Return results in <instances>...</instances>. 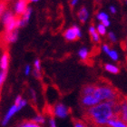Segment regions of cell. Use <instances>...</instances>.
Instances as JSON below:
<instances>
[{"mask_svg": "<svg viewBox=\"0 0 127 127\" xmlns=\"http://www.w3.org/2000/svg\"><path fill=\"white\" fill-rule=\"evenodd\" d=\"M109 38H110L111 41H113V42H115V41H116V38H115V36H114V34H113V33H109Z\"/></svg>", "mask_w": 127, "mask_h": 127, "instance_id": "83f0119b", "label": "cell"}, {"mask_svg": "<svg viewBox=\"0 0 127 127\" xmlns=\"http://www.w3.org/2000/svg\"><path fill=\"white\" fill-rule=\"evenodd\" d=\"M111 11L113 12V13H115V12H116V10H115V8H114V6H113V7H111Z\"/></svg>", "mask_w": 127, "mask_h": 127, "instance_id": "d6a6232c", "label": "cell"}, {"mask_svg": "<svg viewBox=\"0 0 127 127\" xmlns=\"http://www.w3.org/2000/svg\"><path fill=\"white\" fill-rule=\"evenodd\" d=\"M32 14H33V8L28 6L26 12H25L22 16H20V22H21V27H26L28 23H29L30 19H31Z\"/></svg>", "mask_w": 127, "mask_h": 127, "instance_id": "9c48e42d", "label": "cell"}, {"mask_svg": "<svg viewBox=\"0 0 127 127\" xmlns=\"http://www.w3.org/2000/svg\"><path fill=\"white\" fill-rule=\"evenodd\" d=\"M109 56H111V58L113 59V60H117V58H118V56H117V54L115 51H110V52H109Z\"/></svg>", "mask_w": 127, "mask_h": 127, "instance_id": "d4e9b609", "label": "cell"}, {"mask_svg": "<svg viewBox=\"0 0 127 127\" xmlns=\"http://www.w3.org/2000/svg\"><path fill=\"white\" fill-rule=\"evenodd\" d=\"M16 15L11 11H5L2 16V23L4 25L5 32H11L14 30L19 29L21 27L20 17H16Z\"/></svg>", "mask_w": 127, "mask_h": 127, "instance_id": "7a4b0ae2", "label": "cell"}, {"mask_svg": "<svg viewBox=\"0 0 127 127\" xmlns=\"http://www.w3.org/2000/svg\"><path fill=\"white\" fill-rule=\"evenodd\" d=\"M4 1H10V0H4Z\"/></svg>", "mask_w": 127, "mask_h": 127, "instance_id": "e575fe53", "label": "cell"}, {"mask_svg": "<svg viewBox=\"0 0 127 127\" xmlns=\"http://www.w3.org/2000/svg\"><path fill=\"white\" fill-rule=\"evenodd\" d=\"M103 50L105 51V53H107V54H109V52H110V50H109V47H108V45H103Z\"/></svg>", "mask_w": 127, "mask_h": 127, "instance_id": "4dcf8cb0", "label": "cell"}, {"mask_svg": "<svg viewBox=\"0 0 127 127\" xmlns=\"http://www.w3.org/2000/svg\"><path fill=\"white\" fill-rule=\"evenodd\" d=\"M39 0H29V2H31V3H36V2H38Z\"/></svg>", "mask_w": 127, "mask_h": 127, "instance_id": "836d02e7", "label": "cell"}, {"mask_svg": "<svg viewBox=\"0 0 127 127\" xmlns=\"http://www.w3.org/2000/svg\"><path fill=\"white\" fill-rule=\"evenodd\" d=\"M74 126H75V127H85V126H86V125H85V123H83L82 121H75V122L74 123Z\"/></svg>", "mask_w": 127, "mask_h": 127, "instance_id": "484cf974", "label": "cell"}, {"mask_svg": "<svg viewBox=\"0 0 127 127\" xmlns=\"http://www.w3.org/2000/svg\"><path fill=\"white\" fill-rule=\"evenodd\" d=\"M27 104V100L25 99H22V101L18 103H14L13 105L11 106L10 108L8 109V111L6 112V114H5V116L3 118L2 122H1V125L2 126H6L8 125V123L10 122V120L14 117V115H16V114L18 111L22 110L23 108H25Z\"/></svg>", "mask_w": 127, "mask_h": 127, "instance_id": "3957f363", "label": "cell"}, {"mask_svg": "<svg viewBox=\"0 0 127 127\" xmlns=\"http://www.w3.org/2000/svg\"><path fill=\"white\" fill-rule=\"evenodd\" d=\"M113 107L108 102L95 104L87 109L85 112V118L88 123L94 125H107V123L113 116Z\"/></svg>", "mask_w": 127, "mask_h": 127, "instance_id": "6da1fadb", "label": "cell"}, {"mask_svg": "<svg viewBox=\"0 0 127 127\" xmlns=\"http://www.w3.org/2000/svg\"><path fill=\"white\" fill-rule=\"evenodd\" d=\"M5 78H6V71H0V88L2 86V85L5 82Z\"/></svg>", "mask_w": 127, "mask_h": 127, "instance_id": "d6986e66", "label": "cell"}, {"mask_svg": "<svg viewBox=\"0 0 127 127\" xmlns=\"http://www.w3.org/2000/svg\"><path fill=\"white\" fill-rule=\"evenodd\" d=\"M64 36L67 41H74L82 36L80 28L77 26H73L64 33Z\"/></svg>", "mask_w": 127, "mask_h": 127, "instance_id": "277c9868", "label": "cell"}, {"mask_svg": "<svg viewBox=\"0 0 127 127\" xmlns=\"http://www.w3.org/2000/svg\"><path fill=\"white\" fill-rule=\"evenodd\" d=\"M29 0H16L14 5V13L16 16H22L28 8Z\"/></svg>", "mask_w": 127, "mask_h": 127, "instance_id": "5b68a950", "label": "cell"}, {"mask_svg": "<svg viewBox=\"0 0 127 127\" xmlns=\"http://www.w3.org/2000/svg\"><path fill=\"white\" fill-rule=\"evenodd\" d=\"M18 39V29L14 30L11 32H5V34L4 36V40L7 44H14Z\"/></svg>", "mask_w": 127, "mask_h": 127, "instance_id": "ba28073f", "label": "cell"}, {"mask_svg": "<svg viewBox=\"0 0 127 127\" xmlns=\"http://www.w3.org/2000/svg\"><path fill=\"white\" fill-rule=\"evenodd\" d=\"M8 65H9V55L7 52H5L0 56V70L7 71Z\"/></svg>", "mask_w": 127, "mask_h": 127, "instance_id": "30bf717a", "label": "cell"}, {"mask_svg": "<svg viewBox=\"0 0 127 127\" xmlns=\"http://www.w3.org/2000/svg\"><path fill=\"white\" fill-rule=\"evenodd\" d=\"M32 73V67L30 64H27V65L25 66L24 68V74L26 75V76H28V75H30Z\"/></svg>", "mask_w": 127, "mask_h": 127, "instance_id": "7402d4cb", "label": "cell"}, {"mask_svg": "<svg viewBox=\"0 0 127 127\" xmlns=\"http://www.w3.org/2000/svg\"><path fill=\"white\" fill-rule=\"evenodd\" d=\"M49 125L51 127H56V120L54 117H51L50 119H49Z\"/></svg>", "mask_w": 127, "mask_h": 127, "instance_id": "4316f807", "label": "cell"}, {"mask_svg": "<svg viewBox=\"0 0 127 127\" xmlns=\"http://www.w3.org/2000/svg\"><path fill=\"white\" fill-rule=\"evenodd\" d=\"M77 15H78V17H79L80 21L82 22V23H85L86 21V19L88 18V12L85 7L81 8Z\"/></svg>", "mask_w": 127, "mask_h": 127, "instance_id": "7c38bea8", "label": "cell"}, {"mask_svg": "<svg viewBox=\"0 0 127 127\" xmlns=\"http://www.w3.org/2000/svg\"><path fill=\"white\" fill-rule=\"evenodd\" d=\"M32 121L34 123H36L37 125H44L45 123V118L44 115H42V114H36L35 116H34L33 118H32Z\"/></svg>", "mask_w": 127, "mask_h": 127, "instance_id": "5bb4252c", "label": "cell"}, {"mask_svg": "<svg viewBox=\"0 0 127 127\" xmlns=\"http://www.w3.org/2000/svg\"><path fill=\"white\" fill-rule=\"evenodd\" d=\"M99 99L95 97L94 95H83L82 98V104L85 106H93L99 103Z\"/></svg>", "mask_w": 127, "mask_h": 127, "instance_id": "52a82bcc", "label": "cell"}, {"mask_svg": "<svg viewBox=\"0 0 127 127\" xmlns=\"http://www.w3.org/2000/svg\"><path fill=\"white\" fill-rule=\"evenodd\" d=\"M97 18L99 19V20H101V21H103L104 19H108V16L104 13H100L97 16Z\"/></svg>", "mask_w": 127, "mask_h": 127, "instance_id": "cb8c5ba5", "label": "cell"}, {"mask_svg": "<svg viewBox=\"0 0 127 127\" xmlns=\"http://www.w3.org/2000/svg\"><path fill=\"white\" fill-rule=\"evenodd\" d=\"M96 1H99V0H96Z\"/></svg>", "mask_w": 127, "mask_h": 127, "instance_id": "d590c367", "label": "cell"}, {"mask_svg": "<svg viewBox=\"0 0 127 127\" xmlns=\"http://www.w3.org/2000/svg\"><path fill=\"white\" fill-rule=\"evenodd\" d=\"M31 95H32L33 99H34V101H35V99H36V94H35V92H34V90H31Z\"/></svg>", "mask_w": 127, "mask_h": 127, "instance_id": "f546056e", "label": "cell"}, {"mask_svg": "<svg viewBox=\"0 0 127 127\" xmlns=\"http://www.w3.org/2000/svg\"><path fill=\"white\" fill-rule=\"evenodd\" d=\"M34 69L38 72H41V62L39 59H35L34 62Z\"/></svg>", "mask_w": 127, "mask_h": 127, "instance_id": "44dd1931", "label": "cell"}, {"mask_svg": "<svg viewBox=\"0 0 127 127\" xmlns=\"http://www.w3.org/2000/svg\"><path fill=\"white\" fill-rule=\"evenodd\" d=\"M5 1L4 2H0V17H2L5 11H6V5H5Z\"/></svg>", "mask_w": 127, "mask_h": 127, "instance_id": "ffe728a7", "label": "cell"}, {"mask_svg": "<svg viewBox=\"0 0 127 127\" xmlns=\"http://www.w3.org/2000/svg\"><path fill=\"white\" fill-rule=\"evenodd\" d=\"M19 126H21V127H39L40 125H37L36 123L33 122V121L31 120V121H25V122L21 123Z\"/></svg>", "mask_w": 127, "mask_h": 127, "instance_id": "9a60e30c", "label": "cell"}, {"mask_svg": "<svg viewBox=\"0 0 127 127\" xmlns=\"http://www.w3.org/2000/svg\"><path fill=\"white\" fill-rule=\"evenodd\" d=\"M107 125L110 126H114V127H126L127 124L120 121V120H113L110 119L107 123Z\"/></svg>", "mask_w": 127, "mask_h": 127, "instance_id": "4fadbf2b", "label": "cell"}, {"mask_svg": "<svg viewBox=\"0 0 127 127\" xmlns=\"http://www.w3.org/2000/svg\"><path fill=\"white\" fill-rule=\"evenodd\" d=\"M97 87H98L97 85H85V86L83 87V90H82L83 95H94V93L95 92V90H96V88Z\"/></svg>", "mask_w": 127, "mask_h": 127, "instance_id": "8fae6325", "label": "cell"}, {"mask_svg": "<svg viewBox=\"0 0 127 127\" xmlns=\"http://www.w3.org/2000/svg\"><path fill=\"white\" fill-rule=\"evenodd\" d=\"M53 114L55 116L64 119V118H65L68 115L69 110L63 103H57V104H56V105L54 106Z\"/></svg>", "mask_w": 127, "mask_h": 127, "instance_id": "8992f818", "label": "cell"}, {"mask_svg": "<svg viewBox=\"0 0 127 127\" xmlns=\"http://www.w3.org/2000/svg\"><path fill=\"white\" fill-rule=\"evenodd\" d=\"M77 1H78V0H71V5H72V6H74V5H76Z\"/></svg>", "mask_w": 127, "mask_h": 127, "instance_id": "1f68e13d", "label": "cell"}, {"mask_svg": "<svg viewBox=\"0 0 127 127\" xmlns=\"http://www.w3.org/2000/svg\"><path fill=\"white\" fill-rule=\"evenodd\" d=\"M78 55H79L80 58L82 59V60H86L88 58V56H89V52H88V50L86 48H82L79 51Z\"/></svg>", "mask_w": 127, "mask_h": 127, "instance_id": "2e32d148", "label": "cell"}, {"mask_svg": "<svg viewBox=\"0 0 127 127\" xmlns=\"http://www.w3.org/2000/svg\"><path fill=\"white\" fill-rule=\"evenodd\" d=\"M89 31H90V34H91V36H92V39H93L94 41H95V42H99V34H97V32L95 31V27H91Z\"/></svg>", "mask_w": 127, "mask_h": 127, "instance_id": "ac0fdd59", "label": "cell"}, {"mask_svg": "<svg viewBox=\"0 0 127 127\" xmlns=\"http://www.w3.org/2000/svg\"><path fill=\"white\" fill-rule=\"evenodd\" d=\"M104 67H105L106 70H107L108 72H110V73H113V74H118V73H119V69H118V67H116V66H114V65L106 64L105 65H104Z\"/></svg>", "mask_w": 127, "mask_h": 127, "instance_id": "e0dca14e", "label": "cell"}, {"mask_svg": "<svg viewBox=\"0 0 127 127\" xmlns=\"http://www.w3.org/2000/svg\"><path fill=\"white\" fill-rule=\"evenodd\" d=\"M102 24H103L104 27H108L109 25H110V23H109V21L107 20V19H104V20L102 21Z\"/></svg>", "mask_w": 127, "mask_h": 127, "instance_id": "f1b7e54d", "label": "cell"}, {"mask_svg": "<svg viewBox=\"0 0 127 127\" xmlns=\"http://www.w3.org/2000/svg\"><path fill=\"white\" fill-rule=\"evenodd\" d=\"M97 30H98V32H99V34H103V35H104V34H105V33H106V31H105V27H104V26H103V24H102V25H99V26H98Z\"/></svg>", "mask_w": 127, "mask_h": 127, "instance_id": "603a6c76", "label": "cell"}]
</instances>
